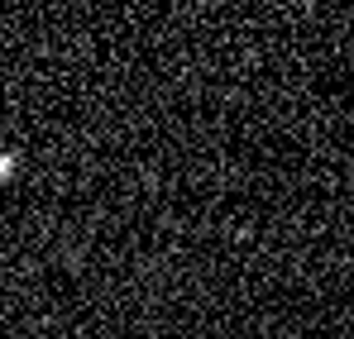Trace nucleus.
Here are the masks:
<instances>
[{
  "instance_id": "obj_1",
  "label": "nucleus",
  "mask_w": 354,
  "mask_h": 339,
  "mask_svg": "<svg viewBox=\"0 0 354 339\" xmlns=\"http://www.w3.org/2000/svg\"><path fill=\"white\" fill-rule=\"evenodd\" d=\"M10 168H15V158H10V153H0V182L10 177Z\"/></svg>"
}]
</instances>
